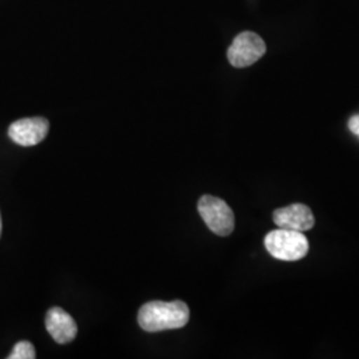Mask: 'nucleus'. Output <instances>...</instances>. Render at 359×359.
<instances>
[{"label": "nucleus", "mask_w": 359, "mask_h": 359, "mask_svg": "<svg viewBox=\"0 0 359 359\" xmlns=\"http://www.w3.org/2000/svg\"><path fill=\"white\" fill-rule=\"evenodd\" d=\"M189 308L182 301H151L142 305L137 321L142 330L157 333L181 329L189 322Z\"/></svg>", "instance_id": "nucleus-1"}, {"label": "nucleus", "mask_w": 359, "mask_h": 359, "mask_svg": "<svg viewBox=\"0 0 359 359\" xmlns=\"http://www.w3.org/2000/svg\"><path fill=\"white\" fill-rule=\"evenodd\" d=\"M265 248L277 259L298 261L308 255L309 241L302 231L280 228L266 234Z\"/></svg>", "instance_id": "nucleus-2"}, {"label": "nucleus", "mask_w": 359, "mask_h": 359, "mask_svg": "<svg viewBox=\"0 0 359 359\" xmlns=\"http://www.w3.org/2000/svg\"><path fill=\"white\" fill-rule=\"evenodd\" d=\"M198 213L215 234L226 237L234 231V213L224 200L205 194L198 201Z\"/></svg>", "instance_id": "nucleus-3"}, {"label": "nucleus", "mask_w": 359, "mask_h": 359, "mask_svg": "<svg viewBox=\"0 0 359 359\" xmlns=\"http://www.w3.org/2000/svg\"><path fill=\"white\" fill-rule=\"evenodd\" d=\"M266 52V44L255 32L245 31L237 35L228 50V60L236 68L255 65Z\"/></svg>", "instance_id": "nucleus-4"}, {"label": "nucleus", "mask_w": 359, "mask_h": 359, "mask_svg": "<svg viewBox=\"0 0 359 359\" xmlns=\"http://www.w3.org/2000/svg\"><path fill=\"white\" fill-rule=\"evenodd\" d=\"M50 130V123L44 117L20 118L8 128V136L22 147H34L43 142Z\"/></svg>", "instance_id": "nucleus-5"}, {"label": "nucleus", "mask_w": 359, "mask_h": 359, "mask_svg": "<svg viewBox=\"0 0 359 359\" xmlns=\"http://www.w3.org/2000/svg\"><path fill=\"white\" fill-rule=\"evenodd\" d=\"M273 221L277 226L283 229L302 233L310 231L316 222L311 209L304 204H292L274 210Z\"/></svg>", "instance_id": "nucleus-6"}, {"label": "nucleus", "mask_w": 359, "mask_h": 359, "mask_svg": "<svg viewBox=\"0 0 359 359\" xmlns=\"http://www.w3.org/2000/svg\"><path fill=\"white\" fill-rule=\"evenodd\" d=\"M46 329L53 341L60 345L69 344L77 334L76 322L62 308H51L47 311Z\"/></svg>", "instance_id": "nucleus-7"}, {"label": "nucleus", "mask_w": 359, "mask_h": 359, "mask_svg": "<svg viewBox=\"0 0 359 359\" xmlns=\"http://www.w3.org/2000/svg\"><path fill=\"white\" fill-rule=\"evenodd\" d=\"M8 359H34L36 358L35 347L28 341L18 342L11 351V354L7 357Z\"/></svg>", "instance_id": "nucleus-8"}, {"label": "nucleus", "mask_w": 359, "mask_h": 359, "mask_svg": "<svg viewBox=\"0 0 359 359\" xmlns=\"http://www.w3.org/2000/svg\"><path fill=\"white\" fill-rule=\"evenodd\" d=\"M348 129L359 137V115L353 116L348 120Z\"/></svg>", "instance_id": "nucleus-9"}, {"label": "nucleus", "mask_w": 359, "mask_h": 359, "mask_svg": "<svg viewBox=\"0 0 359 359\" xmlns=\"http://www.w3.org/2000/svg\"><path fill=\"white\" fill-rule=\"evenodd\" d=\"M0 236H1V215H0Z\"/></svg>", "instance_id": "nucleus-10"}]
</instances>
